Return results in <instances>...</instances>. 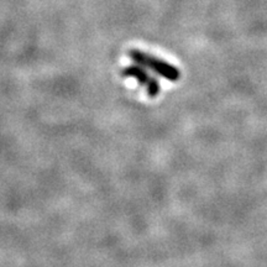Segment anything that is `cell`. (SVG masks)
Segmentation results:
<instances>
[{
  "instance_id": "obj_1",
  "label": "cell",
  "mask_w": 267,
  "mask_h": 267,
  "mask_svg": "<svg viewBox=\"0 0 267 267\" xmlns=\"http://www.w3.org/2000/svg\"><path fill=\"white\" fill-rule=\"evenodd\" d=\"M129 56H130V58L134 62L151 69V71L160 75L161 77L168 79V81L176 82L181 77L180 69L176 68L175 66L160 60V58L155 57V56L145 54V52L140 51V50H131V51L129 52Z\"/></svg>"
},
{
  "instance_id": "obj_2",
  "label": "cell",
  "mask_w": 267,
  "mask_h": 267,
  "mask_svg": "<svg viewBox=\"0 0 267 267\" xmlns=\"http://www.w3.org/2000/svg\"><path fill=\"white\" fill-rule=\"evenodd\" d=\"M122 75L124 77L134 78L137 83L145 87L146 93L151 98H155V96L160 94V83H158V81H156L154 77H151L142 67H140V64L139 66L125 67L122 71Z\"/></svg>"
}]
</instances>
